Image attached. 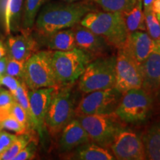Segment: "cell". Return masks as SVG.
<instances>
[{"label": "cell", "instance_id": "obj_43", "mask_svg": "<svg viewBox=\"0 0 160 160\" xmlns=\"http://www.w3.org/2000/svg\"><path fill=\"white\" fill-rule=\"evenodd\" d=\"M0 85H1V83H0Z\"/></svg>", "mask_w": 160, "mask_h": 160}, {"label": "cell", "instance_id": "obj_17", "mask_svg": "<svg viewBox=\"0 0 160 160\" xmlns=\"http://www.w3.org/2000/svg\"><path fill=\"white\" fill-rule=\"evenodd\" d=\"M61 132L59 147L62 152L70 151L79 145L91 142L88 134L77 119L71 120Z\"/></svg>", "mask_w": 160, "mask_h": 160}, {"label": "cell", "instance_id": "obj_34", "mask_svg": "<svg viewBox=\"0 0 160 160\" xmlns=\"http://www.w3.org/2000/svg\"><path fill=\"white\" fill-rule=\"evenodd\" d=\"M15 102L13 94L8 90L0 89V108L9 107Z\"/></svg>", "mask_w": 160, "mask_h": 160}, {"label": "cell", "instance_id": "obj_26", "mask_svg": "<svg viewBox=\"0 0 160 160\" xmlns=\"http://www.w3.org/2000/svg\"><path fill=\"white\" fill-rule=\"evenodd\" d=\"M145 14L146 31L152 39L155 41H159L160 37V22L157 19L154 12L152 11L151 8L143 9Z\"/></svg>", "mask_w": 160, "mask_h": 160}, {"label": "cell", "instance_id": "obj_15", "mask_svg": "<svg viewBox=\"0 0 160 160\" xmlns=\"http://www.w3.org/2000/svg\"><path fill=\"white\" fill-rule=\"evenodd\" d=\"M72 28L74 32L77 48L82 50L91 57H101L110 50L111 45L105 38L93 33L79 23Z\"/></svg>", "mask_w": 160, "mask_h": 160}, {"label": "cell", "instance_id": "obj_40", "mask_svg": "<svg viewBox=\"0 0 160 160\" xmlns=\"http://www.w3.org/2000/svg\"><path fill=\"white\" fill-rule=\"evenodd\" d=\"M2 130V125H1V122H0V131Z\"/></svg>", "mask_w": 160, "mask_h": 160}, {"label": "cell", "instance_id": "obj_37", "mask_svg": "<svg viewBox=\"0 0 160 160\" xmlns=\"http://www.w3.org/2000/svg\"><path fill=\"white\" fill-rule=\"evenodd\" d=\"M6 48L5 45H4L2 40L0 39V58H2L6 56Z\"/></svg>", "mask_w": 160, "mask_h": 160}, {"label": "cell", "instance_id": "obj_18", "mask_svg": "<svg viewBox=\"0 0 160 160\" xmlns=\"http://www.w3.org/2000/svg\"><path fill=\"white\" fill-rule=\"evenodd\" d=\"M35 37L38 44L46 47L50 51H70L77 48L74 32L72 28L63 29L45 35L37 34Z\"/></svg>", "mask_w": 160, "mask_h": 160}, {"label": "cell", "instance_id": "obj_22", "mask_svg": "<svg viewBox=\"0 0 160 160\" xmlns=\"http://www.w3.org/2000/svg\"><path fill=\"white\" fill-rule=\"evenodd\" d=\"M122 16L128 33L136 31H146L145 14L142 3L137 2L131 11L122 13Z\"/></svg>", "mask_w": 160, "mask_h": 160}, {"label": "cell", "instance_id": "obj_11", "mask_svg": "<svg viewBox=\"0 0 160 160\" xmlns=\"http://www.w3.org/2000/svg\"><path fill=\"white\" fill-rule=\"evenodd\" d=\"M142 85V77L139 64L119 49L116 60L114 88L123 93L132 89L141 88Z\"/></svg>", "mask_w": 160, "mask_h": 160}, {"label": "cell", "instance_id": "obj_10", "mask_svg": "<svg viewBox=\"0 0 160 160\" xmlns=\"http://www.w3.org/2000/svg\"><path fill=\"white\" fill-rule=\"evenodd\" d=\"M110 148L116 159H146L145 148L142 138L135 132L125 129L123 127L117 132Z\"/></svg>", "mask_w": 160, "mask_h": 160}, {"label": "cell", "instance_id": "obj_14", "mask_svg": "<svg viewBox=\"0 0 160 160\" xmlns=\"http://www.w3.org/2000/svg\"><path fill=\"white\" fill-rule=\"evenodd\" d=\"M142 77V88L152 97H157L160 92V42L157 41L151 54L139 64Z\"/></svg>", "mask_w": 160, "mask_h": 160}, {"label": "cell", "instance_id": "obj_23", "mask_svg": "<svg viewBox=\"0 0 160 160\" xmlns=\"http://www.w3.org/2000/svg\"><path fill=\"white\" fill-rule=\"evenodd\" d=\"M47 0H25L21 31H31L41 8Z\"/></svg>", "mask_w": 160, "mask_h": 160}, {"label": "cell", "instance_id": "obj_30", "mask_svg": "<svg viewBox=\"0 0 160 160\" xmlns=\"http://www.w3.org/2000/svg\"><path fill=\"white\" fill-rule=\"evenodd\" d=\"M25 62L8 58L5 74L22 79Z\"/></svg>", "mask_w": 160, "mask_h": 160}, {"label": "cell", "instance_id": "obj_9", "mask_svg": "<svg viewBox=\"0 0 160 160\" xmlns=\"http://www.w3.org/2000/svg\"><path fill=\"white\" fill-rule=\"evenodd\" d=\"M122 96V93L115 88L92 91L79 102L75 108V117L113 113Z\"/></svg>", "mask_w": 160, "mask_h": 160}, {"label": "cell", "instance_id": "obj_27", "mask_svg": "<svg viewBox=\"0 0 160 160\" xmlns=\"http://www.w3.org/2000/svg\"><path fill=\"white\" fill-rule=\"evenodd\" d=\"M28 91L29 89L28 88L27 85L22 80L21 84H20L19 88H17V91L13 93V97H14L16 102H17L25 110L28 116L30 121H31V110H30Z\"/></svg>", "mask_w": 160, "mask_h": 160}, {"label": "cell", "instance_id": "obj_28", "mask_svg": "<svg viewBox=\"0 0 160 160\" xmlns=\"http://www.w3.org/2000/svg\"><path fill=\"white\" fill-rule=\"evenodd\" d=\"M1 125L3 129L8 130V131H13L17 133V135L24 134V133H28V130L22 124L20 123L17 119L12 117L10 114L7 117L5 118L1 121Z\"/></svg>", "mask_w": 160, "mask_h": 160}, {"label": "cell", "instance_id": "obj_25", "mask_svg": "<svg viewBox=\"0 0 160 160\" xmlns=\"http://www.w3.org/2000/svg\"><path fill=\"white\" fill-rule=\"evenodd\" d=\"M31 141L28 133L18 135L16 141L5 151L0 153V160H13L16 156Z\"/></svg>", "mask_w": 160, "mask_h": 160}, {"label": "cell", "instance_id": "obj_19", "mask_svg": "<svg viewBox=\"0 0 160 160\" xmlns=\"http://www.w3.org/2000/svg\"><path fill=\"white\" fill-rule=\"evenodd\" d=\"M25 5V0H8L5 11V25L6 33L20 32Z\"/></svg>", "mask_w": 160, "mask_h": 160}, {"label": "cell", "instance_id": "obj_5", "mask_svg": "<svg viewBox=\"0 0 160 160\" xmlns=\"http://www.w3.org/2000/svg\"><path fill=\"white\" fill-rule=\"evenodd\" d=\"M52 52L37 51L25 62L22 80L29 90L59 87L52 66Z\"/></svg>", "mask_w": 160, "mask_h": 160}, {"label": "cell", "instance_id": "obj_3", "mask_svg": "<svg viewBox=\"0 0 160 160\" xmlns=\"http://www.w3.org/2000/svg\"><path fill=\"white\" fill-rule=\"evenodd\" d=\"M91 60V56L78 48L70 51H53L52 66L59 87L74 83Z\"/></svg>", "mask_w": 160, "mask_h": 160}, {"label": "cell", "instance_id": "obj_16", "mask_svg": "<svg viewBox=\"0 0 160 160\" xmlns=\"http://www.w3.org/2000/svg\"><path fill=\"white\" fill-rule=\"evenodd\" d=\"M156 43L157 41L145 31H136L128 33L121 50L138 64H141L153 51Z\"/></svg>", "mask_w": 160, "mask_h": 160}, {"label": "cell", "instance_id": "obj_38", "mask_svg": "<svg viewBox=\"0 0 160 160\" xmlns=\"http://www.w3.org/2000/svg\"><path fill=\"white\" fill-rule=\"evenodd\" d=\"M155 0H142V8L147 9L151 7L152 4Z\"/></svg>", "mask_w": 160, "mask_h": 160}, {"label": "cell", "instance_id": "obj_13", "mask_svg": "<svg viewBox=\"0 0 160 160\" xmlns=\"http://www.w3.org/2000/svg\"><path fill=\"white\" fill-rule=\"evenodd\" d=\"M5 45L8 57L23 62L38 51L39 46L31 31H21L17 35H10Z\"/></svg>", "mask_w": 160, "mask_h": 160}, {"label": "cell", "instance_id": "obj_36", "mask_svg": "<svg viewBox=\"0 0 160 160\" xmlns=\"http://www.w3.org/2000/svg\"><path fill=\"white\" fill-rule=\"evenodd\" d=\"M151 8L152 11L154 12L157 19L159 20L160 22V0H155L152 4Z\"/></svg>", "mask_w": 160, "mask_h": 160}, {"label": "cell", "instance_id": "obj_12", "mask_svg": "<svg viewBox=\"0 0 160 160\" xmlns=\"http://www.w3.org/2000/svg\"><path fill=\"white\" fill-rule=\"evenodd\" d=\"M55 88H43L28 91L32 130L37 131L41 137L45 128V117Z\"/></svg>", "mask_w": 160, "mask_h": 160}, {"label": "cell", "instance_id": "obj_39", "mask_svg": "<svg viewBox=\"0 0 160 160\" xmlns=\"http://www.w3.org/2000/svg\"><path fill=\"white\" fill-rule=\"evenodd\" d=\"M58 1L66 2H77V1H80V0H58Z\"/></svg>", "mask_w": 160, "mask_h": 160}, {"label": "cell", "instance_id": "obj_42", "mask_svg": "<svg viewBox=\"0 0 160 160\" xmlns=\"http://www.w3.org/2000/svg\"><path fill=\"white\" fill-rule=\"evenodd\" d=\"M159 42H160V37H159Z\"/></svg>", "mask_w": 160, "mask_h": 160}, {"label": "cell", "instance_id": "obj_41", "mask_svg": "<svg viewBox=\"0 0 160 160\" xmlns=\"http://www.w3.org/2000/svg\"><path fill=\"white\" fill-rule=\"evenodd\" d=\"M138 2H139V3H142V0H138Z\"/></svg>", "mask_w": 160, "mask_h": 160}, {"label": "cell", "instance_id": "obj_8", "mask_svg": "<svg viewBox=\"0 0 160 160\" xmlns=\"http://www.w3.org/2000/svg\"><path fill=\"white\" fill-rule=\"evenodd\" d=\"M77 119L91 141L102 147L110 146L117 132L122 128L121 119L114 113L86 115L78 117Z\"/></svg>", "mask_w": 160, "mask_h": 160}, {"label": "cell", "instance_id": "obj_31", "mask_svg": "<svg viewBox=\"0 0 160 160\" xmlns=\"http://www.w3.org/2000/svg\"><path fill=\"white\" fill-rule=\"evenodd\" d=\"M37 151V145L33 140L16 156L13 160H29L33 159Z\"/></svg>", "mask_w": 160, "mask_h": 160}, {"label": "cell", "instance_id": "obj_29", "mask_svg": "<svg viewBox=\"0 0 160 160\" xmlns=\"http://www.w3.org/2000/svg\"><path fill=\"white\" fill-rule=\"evenodd\" d=\"M10 114L17 119L20 123H22L25 128L28 130L32 129L31 123L30 119L26 113L25 110L20 106L17 102H14L12 104L11 108H10Z\"/></svg>", "mask_w": 160, "mask_h": 160}, {"label": "cell", "instance_id": "obj_32", "mask_svg": "<svg viewBox=\"0 0 160 160\" xmlns=\"http://www.w3.org/2000/svg\"><path fill=\"white\" fill-rule=\"evenodd\" d=\"M22 79H18L14 77L5 74L0 77V83L1 85H4L8 89L9 91H11L12 93H14L19 86L21 84Z\"/></svg>", "mask_w": 160, "mask_h": 160}, {"label": "cell", "instance_id": "obj_2", "mask_svg": "<svg viewBox=\"0 0 160 160\" xmlns=\"http://www.w3.org/2000/svg\"><path fill=\"white\" fill-rule=\"evenodd\" d=\"M79 24L105 38L118 50L123 47L128 35L122 13L118 12L95 10L88 12Z\"/></svg>", "mask_w": 160, "mask_h": 160}, {"label": "cell", "instance_id": "obj_33", "mask_svg": "<svg viewBox=\"0 0 160 160\" xmlns=\"http://www.w3.org/2000/svg\"><path fill=\"white\" fill-rule=\"evenodd\" d=\"M18 135L12 134L8 132L0 131V153L5 151L9 146H11L17 140Z\"/></svg>", "mask_w": 160, "mask_h": 160}, {"label": "cell", "instance_id": "obj_35", "mask_svg": "<svg viewBox=\"0 0 160 160\" xmlns=\"http://www.w3.org/2000/svg\"><path fill=\"white\" fill-rule=\"evenodd\" d=\"M8 61V57L7 56L0 58V77L5 74Z\"/></svg>", "mask_w": 160, "mask_h": 160}, {"label": "cell", "instance_id": "obj_6", "mask_svg": "<svg viewBox=\"0 0 160 160\" xmlns=\"http://www.w3.org/2000/svg\"><path fill=\"white\" fill-rule=\"evenodd\" d=\"M74 116V102L70 88H56L45 117V128L51 134L57 135Z\"/></svg>", "mask_w": 160, "mask_h": 160}, {"label": "cell", "instance_id": "obj_24", "mask_svg": "<svg viewBox=\"0 0 160 160\" xmlns=\"http://www.w3.org/2000/svg\"><path fill=\"white\" fill-rule=\"evenodd\" d=\"M107 12L124 13L135 7L138 0H88Z\"/></svg>", "mask_w": 160, "mask_h": 160}, {"label": "cell", "instance_id": "obj_20", "mask_svg": "<svg viewBox=\"0 0 160 160\" xmlns=\"http://www.w3.org/2000/svg\"><path fill=\"white\" fill-rule=\"evenodd\" d=\"M69 159L79 160H113L114 156L108 150L95 143H85L77 147L76 151L68 156Z\"/></svg>", "mask_w": 160, "mask_h": 160}, {"label": "cell", "instance_id": "obj_4", "mask_svg": "<svg viewBox=\"0 0 160 160\" xmlns=\"http://www.w3.org/2000/svg\"><path fill=\"white\" fill-rule=\"evenodd\" d=\"M117 57H99L90 62L79 77V88L82 93L114 88Z\"/></svg>", "mask_w": 160, "mask_h": 160}, {"label": "cell", "instance_id": "obj_1", "mask_svg": "<svg viewBox=\"0 0 160 160\" xmlns=\"http://www.w3.org/2000/svg\"><path fill=\"white\" fill-rule=\"evenodd\" d=\"M95 10H97L96 5L88 0L73 2H48L39 10L33 28L36 33L39 35L71 28L79 23L88 12Z\"/></svg>", "mask_w": 160, "mask_h": 160}, {"label": "cell", "instance_id": "obj_21", "mask_svg": "<svg viewBox=\"0 0 160 160\" xmlns=\"http://www.w3.org/2000/svg\"><path fill=\"white\" fill-rule=\"evenodd\" d=\"M146 159L160 160V123L151 126L142 138Z\"/></svg>", "mask_w": 160, "mask_h": 160}, {"label": "cell", "instance_id": "obj_7", "mask_svg": "<svg viewBox=\"0 0 160 160\" xmlns=\"http://www.w3.org/2000/svg\"><path fill=\"white\" fill-rule=\"evenodd\" d=\"M153 99L142 88L130 90L122 93L113 113L124 122H139L148 116L153 107Z\"/></svg>", "mask_w": 160, "mask_h": 160}]
</instances>
